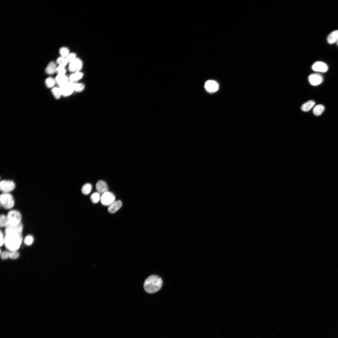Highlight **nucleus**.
<instances>
[{
    "label": "nucleus",
    "mask_w": 338,
    "mask_h": 338,
    "mask_svg": "<svg viewBox=\"0 0 338 338\" xmlns=\"http://www.w3.org/2000/svg\"><path fill=\"white\" fill-rule=\"evenodd\" d=\"M0 201L2 207L6 209L11 208L14 205V198L12 195L9 193H3L1 194Z\"/></svg>",
    "instance_id": "7ed1b4c3"
},
{
    "label": "nucleus",
    "mask_w": 338,
    "mask_h": 338,
    "mask_svg": "<svg viewBox=\"0 0 338 338\" xmlns=\"http://www.w3.org/2000/svg\"><path fill=\"white\" fill-rule=\"evenodd\" d=\"M33 240L32 236L28 235L24 239V243L27 245H30L33 243Z\"/></svg>",
    "instance_id": "2f4dec72"
},
{
    "label": "nucleus",
    "mask_w": 338,
    "mask_h": 338,
    "mask_svg": "<svg viewBox=\"0 0 338 338\" xmlns=\"http://www.w3.org/2000/svg\"><path fill=\"white\" fill-rule=\"evenodd\" d=\"M65 58L68 62L70 63L76 58V55L74 53H70L68 54Z\"/></svg>",
    "instance_id": "c756f323"
},
{
    "label": "nucleus",
    "mask_w": 338,
    "mask_h": 338,
    "mask_svg": "<svg viewBox=\"0 0 338 338\" xmlns=\"http://www.w3.org/2000/svg\"><path fill=\"white\" fill-rule=\"evenodd\" d=\"M23 225L22 223L14 225H8L5 230V233H22Z\"/></svg>",
    "instance_id": "f8f14e48"
},
{
    "label": "nucleus",
    "mask_w": 338,
    "mask_h": 338,
    "mask_svg": "<svg viewBox=\"0 0 338 338\" xmlns=\"http://www.w3.org/2000/svg\"><path fill=\"white\" fill-rule=\"evenodd\" d=\"M66 69L64 67L59 66L57 67L56 72L58 74L65 75L66 73Z\"/></svg>",
    "instance_id": "7c9ffc66"
},
{
    "label": "nucleus",
    "mask_w": 338,
    "mask_h": 338,
    "mask_svg": "<svg viewBox=\"0 0 338 338\" xmlns=\"http://www.w3.org/2000/svg\"><path fill=\"white\" fill-rule=\"evenodd\" d=\"M115 197L112 192L107 191L103 193L101 196L100 201L104 206H110L115 201Z\"/></svg>",
    "instance_id": "39448f33"
},
{
    "label": "nucleus",
    "mask_w": 338,
    "mask_h": 338,
    "mask_svg": "<svg viewBox=\"0 0 338 338\" xmlns=\"http://www.w3.org/2000/svg\"><path fill=\"white\" fill-rule=\"evenodd\" d=\"M162 284V280L160 277L156 275H151L145 279L143 286L146 292L153 293L160 290Z\"/></svg>",
    "instance_id": "f03ea898"
},
{
    "label": "nucleus",
    "mask_w": 338,
    "mask_h": 338,
    "mask_svg": "<svg viewBox=\"0 0 338 338\" xmlns=\"http://www.w3.org/2000/svg\"><path fill=\"white\" fill-rule=\"evenodd\" d=\"M312 68L315 71L325 72L327 71L328 67L326 64L324 62L317 61L313 64Z\"/></svg>",
    "instance_id": "9d476101"
},
{
    "label": "nucleus",
    "mask_w": 338,
    "mask_h": 338,
    "mask_svg": "<svg viewBox=\"0 0 338 338\" xmlns=\"http://www.w3.org/2000/svg\"><path fill=\"white\" fill-rule=\"evenodd\" d=\"M0 246H2L4 242V237L3 234L1 230L0 231Z\"/></svg>",
    "instance_id": "72a5a7b5"
},
{
    "label": "nucleus",
    "mask_w": 338,
    "mask_h": 338,
    "mask_svg": "<svg viewBox=\"0 0 338 338\" xmlns=\"http://www.w3.org/2000/svg\"><path fill=\"white\" fill-rule=\"evenodd\" d=\"M308 79L310 84L313 85L319 84L322 82L323 80L322 76L317 74H310L309 76Z\"/></svg>",
    "instance_id": "9b49d317"
},
{
    "label": "nucleus",
    "mask_w": 338,
    "mask_h": 338,
    "mask_svg": "<svg viewBox=\"0 0 338 338\" xmlns=\"http://www.w3.org/2000/svg\"><path fill=\"white\" fill-rule=\"evenodd\" d=\"M56 83L55 79L51 77L48 78L45 80V84L47 87L49 88L53 87Z\"/></svg>",
    "instance_id": "5701e85b"
},
{
    "label": "nucleus",
    "mask_w": 338,
    "mask_h": 338,
    "mask_svg": "<svg viewBox=\"0 0 338 338\" xmlns=\"http://www.w3.org/2000/svg\"><path fill=\"white\" fill-rule=\"evenodd\" d=\"M22 233H5L4 242L6 247L10 251H17L22 243Z\"/></svg>",
    "instance_id": "f257e3e1"
},
{
    "label": "nucleus",
    "mask_w": 338,
    "mask_h": 338,
    "mask_svg": "<svg viewBox=\"0 0 338 338\" xmlns=\"http://www.w3.org/2000/svg\"><path fill=\"white\" fill-rule=\"evenodd\" d=\"M327 41L330 44H333L338 41V30L331 32L328 36Z\"/></svg>",
    "instance_id": "dca6fc26"
},
{
    "label": "nucleus",
    "mask_w": 338,
    "mask_h": 338,
    "mask_svg": "<svg viewBox=\"0 0 338 338\" xmlns=\"http://www.w3.org/2000/svg\"><path fill=\"white\" fill-rule=\"evenodd\" d=\"M205 88L208 92L213 93L216 91L218 90L219 85L216 81L213 80H208L206 82Z\"/></svg>",
    "instance_id": "1a4fd4ad"
},
{
    "label": "nucleus",
    "mask_w": 338,
    "mask_h": 338,
    "mask_svg": "<svg viewBox=\"0 0 338 338\" xmlns=\"http://www.w3.org/2000/svg\"><path fill=\"white\" fill-rule=\"evenodd\" d=\"M9 258L12 259H15L19 256V253L17 251H10L9 252Z\"/></svg>",
    "instance_id": "c85d7f7f"
},
{
    "label": "nucleus",
    "mask_w": 338,
    "mask_h": 338,
    "mask_svg": "<svg viewBox=\"0 0 338 338\" xmlns=\"http://www.w3.org/2000/svg\"><path fill=\"white\" fill-rule=\"evenodd\" d=\"M83 76V74L80 71L71 74L69 78V82L72 83H75L80 79Z\"/></svg>",
    "instance_id": "a211bd4d"
},
{
    "label": "nucleus",
    "mask_w": 338,
    "mask_h": 338,
    "mask_svg": "<svg viewBox=\"0 0 338 338\" xmlns=\"http://www.w3.org/2000/svg\"><path fill=\"white\" fill-rule=\"evenodd\" d=\"M14 182L11 180H3L0 183V189L3 193H9L15 188Z\"/></svg>",
    "instance_id": "423d86ee"
},
{
    "label": "nucleus",
    "mask_w": 338,
    "mask_h": 338,
    "mask_svg": "<svg viewBox=\"0 0 338 338\" xmlns=\"http://www.w3.org/2000/svg\"><path fill=\"white\" fill-rule=\"evenodd\" d=\"M61 56L65 58L69 54L68 49L65 47L61 48L59 50Z\"/></svg>",
    "instance_id": "cd10ccee"
},
{
    "label": "nucleus",
    "mask_w": 338,
    "mask_h": 338,
    "mask_svg": "<svg viewBox=\"0 0 338 338\" xmlns=\"http://www.w3.org/2000/svg\"><path fill=\"white\" fill-rule=\"evenodd\" d=\"M56 83L61 87L68 83L69 78L65 74H58L55 79Z\"/></svg>",
    "instance_id": "2eb2a0df"
},
{
    "label": "nucleus",
    "mask_w": 338,
    "mask_h": 338,
    "mask_svg": "<svg viewBox=\"0 0 338 338\" xmlns=\"http://www.w3.org/2000/svg\"><path fill=\"white\" fill-rule=\"evenodd\" d=\"M337 45H338V41H337Z\"/></svg>",
    "instance_id": "f704fd0d"
},
{
    "label": "nucleus",
    "mask_w": 338,
    "mask_h": 338,
    "mask_svg": "<svg viewBox=\"0 0 338 338\" xmlns=\"http://www.w3.org/2000/svg\"><path fill=\"white\" fill-rule=\"evenodd\" d=\"M315 104L313 100H309L303 104L301 106V110L304 112H307L310 110Z\"/></svg>",
    "instance_id": "6ab92c4d"
},
{
    "label": "nucleus",
    "mask_w": 338,
    "mask_h": 338,
    "mask_svg": "<svg viewBox=\"0 0 338 338\" xmlns=\"http://www.w3.org/2000/svg\"><path fill=\"white\" fill-rule=\"evenodd\" d=\"M1 257L2 259L5 260L9 258V252L8 251H4L0 253Z\"/></svg>",
    "instance_id": "473e14b6"
},
{
    "label": "nucleus",
    "mask_w": 338,
    "mask_h": 338,
    "mask_svg": "<svg viewBox=\"0 0 338 338\" xmlns=\"http://www.w3.org/2000/svg\"><path fill=\"white\" fill-rule=\"evenodd\" d=\"M92 188L91 185L89 183L84 184L81 188L82 193L84 195H88L91 192Z\"/></svg>",
    "instance_id": "4be33fe9"
},
{
    "label": "nucleus",
    "mask_w": 338,
    "mask_h": 338,
    "mask_svg": "<svg viewBox=\"0 0 338 338\" xmlns=\"http://www.w3.org/2000/svg\"><path fill=\"white\" fill-rule=\"evenodd\" d=\"M60 87L61 89L62 95L65 97L71 95L74 91L72 83L70 82Z\"/></svg>",
    "instance_id": "6e6552de"
},
{
    "label": "nucleus",
    "mask_w": 338,
    "mask_h": 338,
    "mask_svg": "<svg viewBox=\"0 0 338 338\" xmlns=\"http://www.w3.org/2000/svg\"><path fill=\"white\" fill-rule=\"evenodd\" d=\"M8 225H14L21 223L22 216L20 213L16 210L10 211L7 216Z\"/></svg>",
    "instance_id": "20e7f679"
},
{
    "label": "nucleus",
    "mask_w": 338,
    "mask_h": 338,
    "mask_svg": "<svg viewBox=\"0 0 338 338\" xmlns=\"http://www.w3.org/2000/svg\"><path fill=\"white\" fill-rule=\"evenodd\" d=\"M122 205V202L120 200L115 201L109 206L108 211L111 213H115L120 208Z\"/></svg>",
    "instance_id": "ddd939ff"
},
{
    "label": "nucleus",
    "mask_w": 338,
    "mask_h": 338,
    "mask_svg": "<svg viewBox=\"0 0 338 338\" xmlns=\"http://www.w3.org/2000/svg\"><path fill=\"white\" fill-rule=\"evenodd\" d=\"M83 66L82 61L79 58H76L72 61L69 63V69L72 72H79Z\"/></svg>",
    "instance_id": "0eeeda50"
},
{
    "label": "nucleus",
    "mask_w": 338,
    "mask_h": 338,
    "mask_svg": "<svg viewBox=\"0 0 338 338\" xmlns=\"http://www.w3.org/2000/svg\"><path fill=\"white\" fill-rule=\"evenodd\" d=\"M325 110V107L321 104L315 105L313 109L314 114L316 116L321 115Z\"/></svg>",
    "instance_id": "aec40b11"
},
{
    "label": "nucleus",
    "mask_w": 338,
    "mask_h": 338,
    "mask_svg": "<svg viewBox=\"0 0 338 338\" xmlns=\"http://www.w3.org/2000/svg\"><path fill=\"white\" fill-rule=\"evenodd\" d=\"M52 92L54 97L57 99H59L62 93L60 87H55L52 90Z\"/></svg>",
    "instance_id": "b1692460"
},
{
    "label": "nucleus",
    "mask_w": 338,
    "mask_h": 338,
    "mask_svg": "<svg viewBox=\"0 0 338 338\" xmlns=\"http://www.w3.org/2000/svg\"><path fill=\"white\" fill-rule=\"evenodd\" d=\"M72 86L74 91L79 92L82 91L84 89L85 86L81 83H72Z\"/></svg>",
    "instance_id": "412c9836"
},
{
    "label": "nucleus",
    "mask_w": 338,
    "mask_h": 338,
    "mask_svg": "<svg viewBox=\"0 0 338 338\" xmlns=\"http://www.w3.org/2000/svg\"><path fill=\"white\" fill-rule=\"evenodd\" d=\"M101 196L100 193L98 192H95L92 194L90 198L91 201L93 203H97L100 200Z\"/></svg>",
    "instance_id": "393cba45"
},
{
    "label": "nucleus",
    "mask_w": 338,
    "mask_h": 338,
    "mask_svg": "<svg viewBox=\"0 0 338 338\" xmlns=\"http://www.w3.org/2000/svg\"><path fill=\"white\" fill-rule=\"evenodd\" d=\"M96 188L99 193H103L108 191V188L106 182L103 180L98 181L96 184Z\"/></svg>",
    "instance_id": "4468645a"
},
{
    "label": "nucleus",
    "mask_w": 338,
    "mask_h": 338,
    "mask_svg": "<svg viewBox=\"0 0 338 338\" xmlns=\"http://www.w3.org/2000/svg\"><path fill=\"white\" fill-rule=\"evenodd\" d=\"M8 225L7 216L2 214L0 216V226L1 227H6Z\"/></svg>",
    "instance_id": "a878e982"
},
{
    "label": "nucleus",
    "mask_w": 338,
    "mask_h": 338,
    "mask_svg": "<svg viewBox=\"0 0 338 338\" xmlns=\"http://www.w3.org/2000/svg\"><path fill=\"white\" fill-rule=\"evenodd\" d=\"M56 63L59 66L65 67L68 62L65 58L60 56L57 59Z\"/></svg>",
    "instance_id": "bb28decb"
},
{
    "label": "nucleus",
    "mask_w": 338,
    "mask_h": 338,
    "mask_svg": "<svg viewBox=\"0 0 338 338\" xmlns=\"http://www.w3.org/2000/svg\"><path fill=\"white\" fill-rule=\"evenodd\" d=\"M57 67L54 61L50 62L45 69V72L48 74H52L56 72Z\"/></svg>",
    "instance_id": "f3484780"
}]
</instances>
